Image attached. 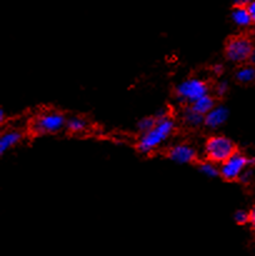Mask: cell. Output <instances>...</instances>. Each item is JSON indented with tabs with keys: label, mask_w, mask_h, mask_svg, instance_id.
Here are the masks:
<instances>
[{
	"label": "cell",
	"mask_w": 255,
	"mask_h": 256,
	"mask_svg": "<svg viewBox=\"0 0 255 256\" xmlns=\"http://www.w3.org/2000/svg\"><path fill=\"white\" fill-rule=\"evenodd\" d=\"M156 119V124L154 125V128L142 134L138 142V150L140 152L148 154L158 149L160 145H162L169 139V136L174 132L175 122L172 118L165 115L164 112H159Z\"/></svg>",
	"instance_id": "cell-1"
},
{
	"label": "cell",
	"mask_w": 255,
	"mask_h": 256,
	"mask_svg": "<svg viewBox=\"0 0 255 256\" xmlns=\"http://www.w3.org/2000/svg\"><path fill=\"white\" fill-rule=\"evenodd\" d=\"M235 150L234 142L228 138L222 135H215L210 136L204 145V152L208 160L215 162V164H222L228 158L232 156Z\"/></svg>",
	"instance_id": "cell-2"
},
{
	"label": "cell",
	"mask_w": 255,
	"mask_h": 256,
	"mask_svg": "<svg viewBox=\"0 0 255 256\" xmlns=\"http://www.w3.org/2000/svg\"><path fill=\"white\" fill-rule=\"evenodd\" d=\"M66 125L65 118L56 110H45L38 114L32 122V130L35 134H55Z\"/></svg>",
	"instance_id": "cell-3"
},
{
	"label": "cell",
	"mask_w": 255,
	"mask_h": 256,
	"mask_svg": "<svg viewBox=\"0 0 255 256\" xmlns=\"http://www.w3.org/2000/svg\"><path fill=\"white\" fill-rule=\"evenodd\" d=\"M254 46L246 36H232L225 45V56L232 62H242L250 59Z\"/></svg>",
	"instance_id": "cell-4"
},
{
	"label": "cell",
	"mask_w": 255,
	"mask_h": 256,
	"mask_svg": "<svg viewBox=\"0 0 255 256\" xmlns=\"http://www.w3.org/2000/svg\"><path fill=\"white\" fill-rule=\"evenodd\" d=\"M175 92H176V96L180 102L192 104L195 100L209 92V86L204 80L198 79V78H190V79H186L178 84Z\"/></svg>",
	"instance_id": "cell-5"
},
{
	"label": "cell",
	"mask_w": 255,
	"mask_h": 256,
	"mask_svg": "<svg viewBox=\"0 0 255 256\" xmlns=\"http://www.w3.org/2000/svg\"><path fill=\"white\" fill-rule=\"evenodd\" d=\"M250 162H252V160L248 159L244 154L235 152L232 156L228 158L224 162H222L220 175L229 182L239 179L244 170L248 169Z\"/></svg>",
	"instance_id": "cell-6"
},
{
	"label": "cell",
	"mask_w": 255,
	"mask_h": 256,
	"mask_svg": "<svg viewBox=\"0 0 255 256\" xmlns=\"http://www.w3.org/2000/svg\"><path fill=\"white\" fill-rule=\"evenodd\" d=\"M168 156L178 164H189L196 159V152L194 148L188 144H178L170 148Z\"/></svg>",
	"instance_id": "cell-7"
},
{
	"label": "cell",
	"mask_w": 255,
	"mask_h": 256,
	"mask_svg": "<svg viewBox=\"0 0 255 256\" xmlns=\"http://www.w3.org/2000/svg\"><path fill=\"white\" fill-rule=\"evenodd\" d=\"M228 115H229V112H228L226 108L215 105L204 116V124L210 129H216V128L222 126L226 122Z\"/></svg>",
	"instance_id": "cell-8"
},
{
	"label": "cell",
	"mask_w": 255,
	"mask_h": 256,
	"mask_svg": "<svg viewBox=\"0 0 255 256\" xmlns=\"http://www.w3.org/2000/svg\"><path fill=\"white\" fill-rule=\"evenodd\" d=\"M22 132H20L19 130L10 129L2 132V136H0V152H2V154L6 152L8 150H10L12 146H15V145L22 140Z\"/></svg>",
	"instance_id": "cell-9"
},
{
	"label": "cell",
	"mask_w": 255,
	"mask_h": 256,
	"mask_svg": "<svg viewBox=\"0 0 255 256\" xmlns=\"http://www.w3.org/2000/svg\"><path fill=\"white\" fill-rule=\"evenodd\" d=\"M232 20L234 22L235 25L240 28H245L250 25V22H252L249 12H248V8L245 5H236L232 9Z\"/></svg>",
	"instance_id": "cell-10"
},
{
	"label": "cell",
	"mask_w": 255,
	"mask_h": 256,
	"mask_svg": "<svg viewBox=\"0 0 255 256\" xmlns=\"http://www.w3.org/2000/svg\"><path fill=\"white\" fill-rule=\"evenodd\" d=\"M214 106H215V102L209 94L204 95V96H202V98H199V99L195 100L192 104H190V108H192V110H195V112H199V114L204 115V116Z\"/></svg>",
	"instance_id": "cell-11"
},
{
	"label": "cell",
	"mask_w": 255,
	"mask_h": 256,
	"mask_svg": "<svg viewBox=\"0 0 255 256\" xmlns=\"http://www.w3.org/2000/svg\"><path fill=\"white\" fill-rule=\"evenodd\" d=\"M182 122L189 128H198L202 124H204V115L199 114L192 108H186L182 112Z\"/></svg>",
	"instance_id": "cell-12"
},
{
	"label": "cell",
	"mask_w": 255,
	"mask_h": 256,
	"mask_svg": "<svg viewBox=\"0 0 255 256\" xmlns=\"http://www.w3.org/2000/svg\"><path fill=\"white\" fill-rule=\"evenodd\" d=\"M235 79L242 84H249L255 80V68L252 65H245L239 68L235 72Z\"/></svg>",
	"instance_id": "cell-13"
},
{
	"label": "cell",
	"mask_w": 255,
	"mask_h": 256,
	"mask_svg": "<svg viewBox=\"0 0 255 256\" xmlns=\"http://www.w3.org/2000/svg\"><path fill=\"white\" fill-rule=\"evenodd\" d=\"M88 122L86 120L82 119V118H72L66 122V129L69 130L72 134H79V132H82L84 130H86Z\"/></svg>",
	"instance_id": "cell-14"
},
{
	"label": "cell",
	"mask_w": 255,
	"mask_h": 256,
	"mask_svg": "<svg viewBox=\"0 0 255 256\" xmlns=\"http://www.w3.org/2000/svg\"><path fill=\"white\" fill-rule=\"evenodd\" d=\"M199 170L200 172H202V174L208 178H216L218 175H220V169H218L215 162H210V160L202 162V164L199 165Z\"/></svg>",
	"instance_id": "cell-15"
},
{
	"label": "cell",
	"mask_w": 255,
	"mask_h": 256,
	"mask_svg": "<svg viewBox=\"0 0 255 256\" xmlns=\"http://www.w3.org/2000/svg\"><path fill=\"white\" fill-rule=\"evenodd\" d=\"M156 120H158L156 116L155 118H144V119H142L139 122H138V130H139L142 134L149 132V130L152 129V128H154V125L156 124Z\"/></svg>",
	"instance_id": "cell-16"
},
{
	"label": "cell",
	"mask_w": 255,
	"mask_h": 256,
	"mask_svg": "<svg viewBox=\"0 0 255 256\" xmlns=\"http://www.w3.org/2000/svg\"><path fill=\"white\" fill-rule=\"evenodd\" d=\"M249 218H250L249 212H246L245 210H238L234 215V220L240 225L246 224V222H249Z\"/></svg>",
	"instance_id": "cell-17"
},
{
	"label": "cell",
	"mask_w": 255,
	"mask_h": 256,
	"mask_svg": "<svg viewBox=\"0 0 255 256\" xmlns=\"http://www.w3.org/2000/svg\"><path fill=\"white\" fill-rule=\"evenodd\" d=\"M228 90H229V85H228V82H224V80L218 82L216 86H215V92H216V94L219 95V96H222V95L226 94Z\"/></svg>",
	"instance_id": "cell-18"
},
{
	"label": "cell",
	"mask_w": 255,
	"mask_h": 256,
	"mask_svg": "<svg viewBox=\"0 0 255 256\" xmlns=\"http://www.w3.org/2000/svg\"><path fill=\"white\" fill-rule=\"evenodd\" d=\"M252 176V172L249 169V168H248V169H245L244 172H242V174L240 175L239 179L242 180V182H250Z\"/></svg>",
	"instance_id": "cell-19"
},
{
	"label": "cell",
	"mask_w": 255,
	"mask_h": 256,
	"mask_svg": "<svg viewBox=\"0 0 255 256\" xmlns=\"http://www.w3.org/2000/svg\"><path fill=\"white\" fill-rule=\"evenodd\" d=\"M248 12H249L250 18H252V22H255V0H252L249 4L246 5Z\"/></svg>",
	"instance_id": "cell-20"
},
{
	"label": "cell",
	"mask_w": 255,
	"mask_h": 256,
	"mask_svg": "<svg viewBox=\"0 0 255 256\" xmlns=\"http://www.w3.org/2000/svg\"><path fill=\"white\" fill-rule=\"evenodd\" d=\"M249 215H250V218H249L250 224H252V228H254V229H255V209H252V212H249Z\"/></svg>",
	"instance_id": "cell-21"
},
{
	"label": "cell",
	"mask_w": 255,
	"mask_h": 256,
	"mask_svg": "<svg viewBox=\"0 0 255 256\" xmlns=\"http://www.w3.org/2000/svg\"><path fill=\"white\" fill-rule=\"evenodd\" d=\"M250 2H252V0H234V2L236 5H245V6H246Z\"/></svg>",
	"instance_id": "cell-22"
},
{
	"label": "cell",
	"mask_w": 255,
	"mask_h": 256,
	"mask_svg": "<svg viewBox=\"0 0 255 256\" xmlns=\"http://www.w3.org/2000/svg\"><path fill=\"white\" fill-rule=\"evenodd\" d=\"M212 70H214L215 74H220V72H222V65H215L214 69H212Z\"/></svg>",
	"instance_id": "cell-23"
},
{
	"label": "cell",
	"mask_w": 255,
	"mask_h": 256,
	"mask_svg": "<svg viewBox=\"0 0 255 256\" xmlns=\"http://www.w3.org/2000/svg\"><path fill=\"white\" fill-rule=\"evenodd\" d=\"M250 62H254V64H255V49H254V52H252V56H250Z\"/></svg>",
	"instance_id": "cell-24"
}]
</instances>
